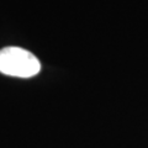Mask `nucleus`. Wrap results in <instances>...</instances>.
Masks as SVG:
<instances>
[{
	"label": "nucleus",
	"instance_id": "1",
	"mask_svg": "<svg viewBox=\"0 0 148 148\" xmlns=\"http://www.w3.org/2000/svg\"><path fill=\"white\" fill-rule=\"evenodd\" d=\"M40 71L41 63L34 53L21 47L0 49V73L16 78H31Z\"/></svg>",
	"mask_w": 148,
	"mask_h": 148
}]
</instances>
